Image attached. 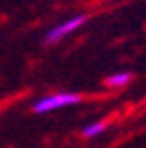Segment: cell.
I'll return each instance as SVG.
<instances>
[{
    "label": "cell",
    "instance_id": "obj_3",
    "mask_svg": "<svg viewBox=\"0 0 146 148\" xmlns=\"http://www.w3.org/2000/svg\"><path fill=\"white\" fill-rule=\"evenodd\" d=\"M132 80V74L130 72H117V74H111V76H107V86H123Z\"/></svg>",
    "mask_w": 146,
    "mask_h": 148
},
{
    "label": "cell",
    "instance_id": "obj_4",
    "mask_svg": "<svg viewBox=\"0 0 146 148\" xmlns=\"http://www.w3.org/2000/svg\"><path fill=\"white\" fill-rule=\"evenodd\" d=\"M105 130V123L103 121H95V123H90V125H86L84 130H82V136L84 138H95L97 134H101Z\"/></svg>",
    "mask_w": 146,
    "mask_h": 148
},
{
    "label": "cell",
    "instance_id": "obj_1",
    "mask_svg": "<svg viewBox=\"0 0 146 148\" xmlns=\"http://www.w3.org/2000/svg\"><path fill=\"white\" fill-rule=\"evenodd\" d=\"M80 101L78 95L74 92H56V95H49L41 101L35 103V113H47V111H53V109H60V107H66V105H76Z\"/></svg>",
    "mask_w": 146,
    "mask_h": 148
},
{
    "label": "cell",
    "instance_id": "obj_2",
    "mask_svg": "<svg viewBox=\"0 0 146 148\" xmlns=\"http://www.w3.org/2000/svg\"><path fill=\"white\" fill-rule=\"evenodd\" d=\"M86 21V16L84 14H78V16H74V18H68V21H64V23H60L58 27H53L49 33H47V37H45V41L47 43H53V41H60L62 37H66V35H70L72 31H76L82 23Z\"/></svg>",
    "mask_w": 146,
    "mask_h": 148
}]
</instances>
